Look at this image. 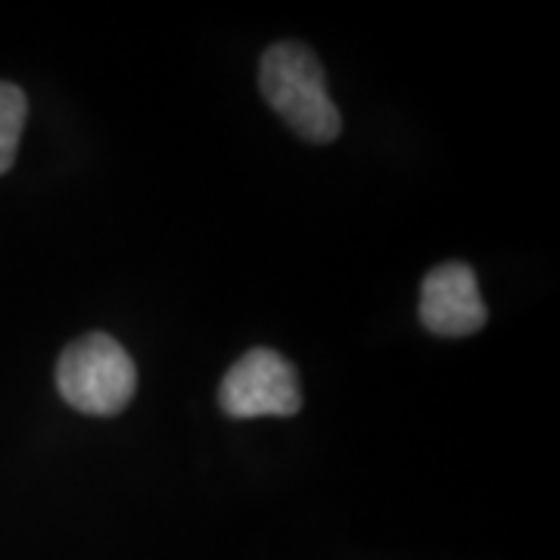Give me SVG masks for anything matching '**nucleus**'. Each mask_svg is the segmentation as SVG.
Wrapping results in <instances>:
<instances>
[{
	"instance_id": "f257e3e1",
	"label": "nucleus",
	"mask_w": 560,
	"mask_h": 560,
	"mask_svg": "<svg viewBox=\"0 0 560 560\" xmlns=\"http://www.w3.org/2000/svg\"><path fill=\"white\" fill-rule=\"evenodd\" d=\"M265 101L302 140L330 143L340 138L342 119L327 94L318 57L296 40H280L265 50L259 69Z\"/></svg>"
},
{
	"instance_id": "f03ea898",
	"label": "nucleus",
	"mask_w": 560,
	"mask_h": 560,
	"mask_svg": "<svg viewBox=\"0 0 560 560\" xmlns=\"http://www.w3.org/2000/svg\"><path fill=\"white\" fill-rule=\"evenodd\" d=\"M57 386L75 411L109 418L135 396L138 368L109 334H88L66 346L57 364Z\"/></svg>"
},
{
	"instance_id": "7ed1b4c3",
	"label": "nucleus",
	"mask_w": 560,
	"mask_h": 560,
	"mask_svg": "<svg viewBox=\"0 0 560 560\" xmlns=\"http://www.w3.org/2000/svg\"><path fill=\"white\" fill-rule=\"evenodd\" d=\"M228 418H293L302 408L300 377L275 349H249L224 374L219 389Z\"/></svg>"
},
{
	"instance_id": "20e7f679",
	"label": "nucleus",
	"mask_w": 560,
	"mask_h": 560,
	"mask_svg": "<svg viewBox=\"0 0 560 560\" xmlns=\"http://www.w3.org/2000/svg\"><path fill=\"white\" fill-rule=\"evenodd\" d=\"M489 318L477 275L464 261H442L420 283V324L436 337H470Z\"/></svg>"
},
{
	"instance_id": "39448f33",
	"label": "nucleus",
	"mask_w": 560,
	"mask_h": 560,
	"mask_svg": "<svg viewBox=\"0 0 560 560\" xmlns=\"http://www.w3.org/2000/svg\"><path fill=\"white\" fill-rule=\"evenodd\" d=\"M28 119V101L16 84L0 81V175L16 162L22 128Z\"/></svg>"
}]
</instances>
